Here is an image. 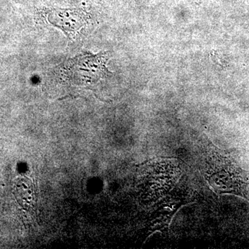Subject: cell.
<instances>
[{"label": "cell", "instance_id": "1", "mask_svg": "<svg viewBox=\"0 0 249 249\" xmlns=\"http://www.w3.org/2000/svg\"><path fill=\"white\" fill-rule=\"evenodd\" d=\"M204 173L216 193L247 198V183L242 170L227 153L212 143L206 147Z\"/></svg>", "mask_w": 249, "mask_h": 249}, {"label": "cell", "instance_id": "2", "mask_svg": "<svg viewBox=\"0 0 249 249\" xmlns=\"http://www.w3.org/2000/svg\"><path fill=\"white\" fill-rule=\"evenodd\" d=\"M142 163V196L145 200H157L168 193L179 178L180 168L178 160L173 159H157Z\"/></svg>", "mask_w": 249, "mask_h": 249}, {"label": "cell", "instance_id": "3", "mask_svg": "<svg viewBox=\"0 0 249 249\" xmlns=\"http://www.w3.org/2000/svg\"><path fill=\"white\" fill-rule=\"evenodd\" d=\"M107 53L86 52L69 59L59 68L62 80L79 85L93 84L110 73L106 67Z\"/></svg>", "mask_w": 249, "mask_h": 249}, {"label": "cell", "instance_id": "4", "mask_svg": "<svg viewBox=\"0 0 249 249\" xmlns=\"http://www.w3.org/2000/svg\"><path fill=\"white\" fill-rule=\"evenodd\" d=\"M42 17L61 29L69 38H73L88 24L89 16L82 9H43Z\"/></svg>", "mask_w": 249, "mask_h": 249}, {"label": "cell", "instance_id": "5", "mask_svg": "<svg viewBox=\"0 0 249 249\" xmlns=\"http://www.w3.org/2000/svg\"><path fill=\"white\" fill-rule=\"evenodd\" d=\"M183 204L182 199L178 196H170L162 201L152 217L151 227L154 231L167 230L174 214Z\"/></svg>", "mask_w": 249, "mask_h": 249}]
</instances>
